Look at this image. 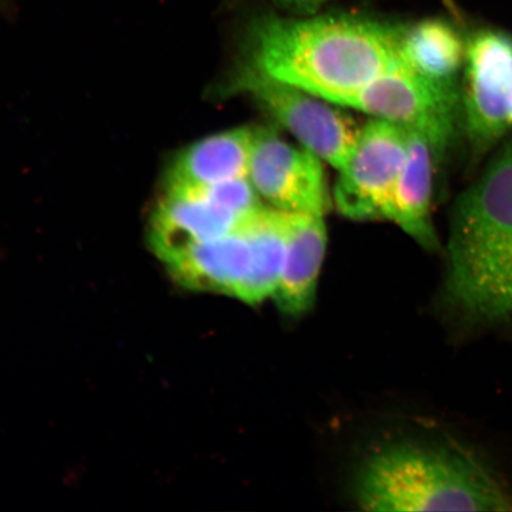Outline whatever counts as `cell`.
<instances>
[{"mask_svg": "<svg viewBox=\"0 0 512 512\" xmlns=\"http://www.w3.org/2000/svg\"><path fill=\"white\" fill-rule=\"evenodd\" d=\"M402 32L357 17L265 18L252 29L247 61L329 104L349 107L403 61Z\"/></svg>", "mask_w": 512, "mask_h": 512, "instance_id": "6da1fadb", "label": "cell"}, {"mask_svg": "<svg viewBox=\"0 0 512 512\" xmlns=\"http://www.w3.org/2000/svg\"><path fill=\"white\" fill-rule=\"evenodd\" d=\"M440 298L465 331L512 329V136L454 204Z\"/></svg>", "mask_w": 512, "mask_h": 512, "instance_id": "7a4b0ae2", "label": "cell"}, {"mask_svg": "<svg viewBox=\"0 0 512 512\" xmlns=\"http://www.w3.org/2000/svg\"><path fill=\"white\" fill-rule=\"evenodd\" d=\"M367 511H505L512 497L501 479L469 447L403 443L373 454L355 483Z\"/></svg>", "mask_w": 512, "mask_h": 512, "instance_id": "3957f363", "label": "cell"}, {"mask_svg": "<svg viewBox=\"0 0 512 512\" xmlns=\"http://www.w3.org/2000/svg\"><path fill=\"white\" fill-rule=\"evenodd\" d=\"M290 226V214L264 207L235 232L195 243L163 262L188 290L259 305L277 291Z\"/></svg>", "mask_w": 512, "mask_h": 512, "instance_id": "277c9868", "label": "cell"}, {"mask_svg": "<svg viewBox=\"0 0 512 512\" xmlns=\"http://www.w3.org/2000/svg\"><path fill=\"white\" fill-rule=\"evenodd\" d=\"M460 126L473 159L512 132V35L478 28L466 35Z\"/></svg>", "mask_w": 512, "mask_h": 512, "instance_id": "5b68a950", "label": "cell"}, {"mask_svg": "<svg viewBox=\"0 0 512 512\" xmlns=\"http://www.w3.org/2000/svg\"><path fill=\"white\" fill-rule=\"evenodd\" d=\"M284 126L307 150L341 171L354 152L361 128L323 99L272 78L246 61L229 82Z\"/></svg>", "mask_w": 512, "mask_h": 512, "instance_id": "8992f818", "label": "cell"}, {"mask_svg": "<svg viewBox=\"0 0 512 512\" xmlns=\"http://www.w3.org/2000/svg\"><path fill=\"white\" fill-rule=\"evenodd\" d=\"M349 107L424 134L439 163L462 128L460 95L435 85L405 61L371 82Z\"/></svg>", "mask_w": 512, "mask_h": 512, "instance_id": "52a82bcc", "label": "cell"}, {"mask_svg": "<svg viewBox=\"0 0 512 512\" xmlns=\"http://www.w3.org/2000/svg\"><path fill=\"white\" fill-rule=\"evenodd\" d=\"M409 131L387 120L361 128L354 152L339 171L336 207L351 220L386 219L396 183L406 163Z\"/></svg>", "mask_w": 512, "mask_h": 512, "instance_id": "ba28073f", "label": "cell"}, {"mask_svg": "<svg viewBox=\"0 0 512 512\" xmlns=\"http://www.w3.org/2000/svg\"><path fill=\"white\" fill-rule=\"evenodd\" d=\"M248 178L274 209L322 216L330 209L322 159L306 147L288 144L270 128H258Z\"/></svg>", "mask_w": 512, "mask_h": 512, "instance_id": "9c48e42d", "label": "cell"}, {"mask_svg": "<svg viewBox=\"0 0 512 512\" xmlns=\"http://www.w3.org/2000/svg\"><path fill=\"white\" fill-rule=\"evenodd\" d=\"M248 219L196 192L165 190L153 210L149 239L153 252L164 261L195 243L233 233Z\"/></svg>", "mask_w": 512, "mask_h": 512, "instance_id": "30bf717a", "label": "cell"}, {"mask_svg": "<svg viewBox=\"0 0 512 512\" xmlns=\"http://www.w3.org/2000/svg\"><path fill=\"white\" fill-rule=\"evenodd\" d=\"M258 128H233L188 146L166 172L164 190H190L248 177Z\"/></svg>", "mask_w": 512, "mask_h": 512, "instance_id": "8fae6325", "label": "cell"}, {"mask_svg": "<svg viewBox=\"0 0 512 512\" xmlns=\"http://www.w3.org/2000/svg\"><path fill=\"white\" fill-rule=\"evenodd\" d=\"M439 163L430 140L409 131L406 163L393 192L386 219L405 230L427 251H437L439 240L432 222L433 176Z\"/></svg>", "mask_w": 512, "mask_h": 512, "instance_id": "7c38bea8", "label": "cell"}, {"mask_svg": "<svg viewBox=\"0 0 512 512\" xmlns=\"http://www.w3.org/2000/svg\"><path fill=\"white\" fill-rule=\"evenodd\" d=\"M326 242L328 234L324 216L292 214L283 273L273 296L284 315L299 317L311 310Z\"/></svg>", "mask_w": 512, "mask_h": 512, "instance_id": "4fadbf2b", "label": "cell"}, {"mask_svg": "<svg viewBox=\"0 0 512 512\" xmlns=\"http://www.w3.org/2000/svg\"><path fill=\"white\" fill-rule=\"evenodd\" d=\"M402 59L416 73L460 95L466 36L443 18H428L403 28Z\"/></svg>", "mask_w": 512, "mask_h": 512, "instance_id": "5bb4252c", "label": "cell"}, {"mask_svg": "<svg viewBox=\"0 0 512 512\" xmlns=\"http://www.w3.org/2000/svg\"><path fill=\"white\" fill-rule=\"evenodd\" d=\"M169 191H192L208 198L217 206L232 211V213L241 217L253 216L261 208V198L253 187L248 177L230 179L207 185V187L195 188L190 190H169Z\"/></svg>", "mask_w": 512, "mask_h": 512, "instance_id": "9a60e30c", "label": "cell"}, {"mask_svg": "<svg viewBox=\"0 0 512 512\" xmlns=\"http://www.w3.org/2000/svg\"><path fill=\"white\" fill-rule=\"evenodd\" d=\"M284 2L298 5H313L325 2V0H284Z\"/></svg>", "mask_w": 512, "mask_h": 512, "instance_id": "2e32d148", "label": "cell"}]
</instances>
